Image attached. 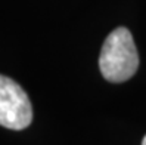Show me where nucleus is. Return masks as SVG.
<instances>
[{"label":"nucleus","mask_w":146,"mask_h":145,"mask_svg":"<svg viewBox=\"0 0 146 145\" xmlns=\"http://www.w3.org/2000/svg\"><path fill=\"white\" fill-rule=\"evenodd\" d=\"M99 68L111 83H124L136 74L139 53L131 33L125 27H118L108 34L99 55Z\"/></svg>","instance_id":"nucleus-1"},{"label":"nucleus","mask_w":146,"mask_h":145,"mask_svg":"<svg viewBox=\"0 0 146 145\" xmlns=\"http://www.w3.org/2000/svg\"><path fill=\"white\" fill-rule=\"evenodd\" d=\"M33 122V105L16 82L0 74V126L22 130Z\"/></svg>","instance_id":"nucleus-2"},{"label":"nucleus","mask_w":146,"mask_h":145,"mask_svg":"<svg viewBox=\"0 0 146 145\" xmlns=\"http://www.w3.org/2000/svg\"><path fill=\"white\" fill-rule=\"evenodd\" d=\"M142 145H146V136L143 138V141H142Z\"/></svg>","instance_id":"nucleus-3"}]
</instances>
